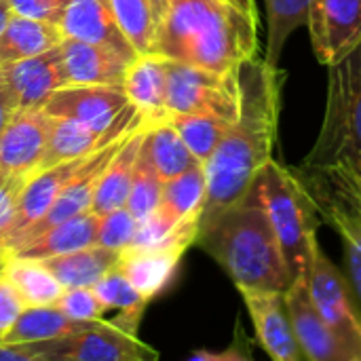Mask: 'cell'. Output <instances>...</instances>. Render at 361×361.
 Here are the masks:
<instances>
[{
  "label": "cell",
  "instance_id": "6da1fadb",
  "mask_svg": "<svg viewBox=\"0 0 361 361\" xmlns=\"http://www.w3.org/2000/svg\"><path fill=\"white\" fill-rule=\"evenodd\" d=\"M283 70L264 57H252L239 68V116L226 129L205 167L207 192L199 233L228 207L241 203L260 169L273 159L281 112Z\"/></svg>",
  "mask_w": 361,
  "mask_h": 361
},
{
  "label": "cell",
  "instance_id": "7a4b0ae2",
  "mask_svg": "<svg viewBox=\"0 0 361 361\" xmlns=\"http://www.w3.org/2000/svg\"><path fill=\"white\" fill-rule=\"evenodd\" d=\"M260 51L258 17L226 0H171L152 53L220 74H237Z\"/></svg>",
  "mask_w": 361,
  "mask_h": 361
},
{
  "label": "cell",
  "instance_id": "3957f363",
  "mask_svg": "<svg viewBox=\"0 0 361 361\" xmlns=\"http://www.w3.org/2000/svg\"><path fill=\"white\" fill-rule=\"evenodd\" d=\"M195 245L224 269L237 290L286 294L294 283L267 212L250 197L228 207L203 228Z\"/></svg>",
  "mask_w": 361,
  "mask_h": 361
},
{
  "label": "cell",
  "instance_id": "277c9868",
  "mask_svg": "<svg viewBox=\"0 0 361 361\" xmlns=\"http://www.w3.org/2000/svg\"><path fill=\"white\" fill-rule=\"evenodd\" d=\"M302 169L345 173L361 184V42L328 66V99Z\"/></svg>",
  "mask_w": 361,
  "mask_h": 361
},
{
  "label": "cell",
  "instance_id": "5b68a950",
  "mask_svg": "<svg viewBox=\"0 0 361 361\" xmlns=\"http://www.w3.org/2000/svg\"><path fill=\"white\" fill-rule=\"evenodd\" d=\"M247 197L267 212L294 281L302 279L322 224L319 205L313 195L296 169L271 159L256 176Z\"/></svg>",
  "mask_w": 361,
  "mask_h": 361
},
{
  "label": "cell",
  "instance_id": "8992f818",
  "mask_svg": "<svg viewBox=\"0 0 361 361\" xmlns=\"http://www.w3.org/2000/svg\"><path fill=\"white\" fill-rule=\"evenodd\" d=\"M326 220L343 239L349 283L361 302V184L345 173L296 169Z\"/></svg>",
  "mask_w": 361,
  "mask_h": 361
},
{
  "label": "cell",
  "instance_id": "52a82bcc",
  "mask_svg": "<svg viewBox=\"0 0 361 361\" xmlns=\"http://www.w3.org/2000/svg\"><path fill=\"white\" fill-rule=\"evenodd\" d=\"M239 102V72L220 74L173 59L167 61V116L214 114L235 123Z\"/></svg>",
  "mask_w": 361,
  "mask_h": 361
},
{
  "label": "cell",
  "instance_id": "ba28073f",
  "mask_svg": "<svg viewBox=\"0 0 361 361\" xmlns=\"http://www.w3.org/2000/svg\"><path fill=\"white\" fill-rule=\"evenodd\" d=\"M305 281L317 311L345 345L351 360L361 361V315L351 296V283L326 256L319 241L313 245Z\"/></svg>",
  "mask_w": 361,
  "mask_h": 361
},
{
  "label": "cell",
  "instance_id": "9c48e42d",
  "mask_svg": "<svg viewBox=\"0 0 361 361\" xmlns=\"http://www.w3.org/2000/svg\"><path fill=\"white\" fill-rule=\"evenodd\" d=\"M42 361H157L159 353L118 324L93 322L89 328L44 343H34Z\"/></svg>",
  "mask_w": 361,
  "mask_h": 361
},
{
  "label": "cell",
  "instance_id": "30bf717a",
  "mask_svg": "<svg viewBox=\"0 0 361 361\" xmlns=\"http://www.w3.org/2000/svg\"><path fill=\"white\" fill-rule=\"evenodd\" d=\"M144 123H146V121H144ZM137 127H140V125H137ZM137 127H135V129H137ZM131 131H133V129H131ZM131 131H127L125 135L112 140V142L106 144L104 148L95 150V152L91 154V159L87 161V165L80 169V173H78V176L59 192V197L51 203V207H49L34 224H30L19 237H15V239L11 241V245L6 247L4 254L11 256V254H15L17 250H21V247H25L27 243H32L36 237H40V235H42L44 231H49L51 226L61 224V222H66V220L78 216V214L91 212V207H93V197H95L99 178H102L104 169L108 167V163L112 161V157H114V154L118 152V148L125 144V140L129 137Z\"/></svg>",
  "mask_w": 361,
  "mask_h": 361
},
{
  "label": "cell",
  "instance_id": "8fae6325",
  "mask_svg": "<svg viewBox=\"0 0 361 361\" xmlns=\"http://www.w3.org/2000/svg\"><path fill=\"white\" fill-rule=\"evenodd\" d=\"M42 110L49 116L74 118L99 129H110L133 118L140 110L131 104L123 85H66L57 89Z\"/></svg>",
  "mask_w": 361,
  "mask_h": 361
},
{
  "label": "cell",
  "instance_id": "7c38bea8",
  "mask_svg": "<svg viewBox=\"0 0 361 361\" xmlns=\"http://www.w3.org/2000/svg\"><path fill=\"white\" fill-rule=\"evenodd\" d=\"M307 27L319 63L341 61L361 42V0H311Z\"/></svg>",
  "mask_w": 361,
  "mask_h": 361
},
{
  "label": "cell",
  "instance_id": "4fadbf2b",
  "mask_svg": "<svg viewBox=\"0 0 361 361\" xmlns=\"http://www.w3.org/2000/svg\"><path fill=\"white\" fill-rule=\"evenodd\" d=\"M51 116L42 108L17 110L11 123L0 133V173L27 182L42 161Z\"/></svg>",
  "mask_w": 361,
  "mask_h": 361
},
{
  "label": "cell",
  "instance_id": "5bb4252c",
  "mask_svg": "<svg viewBox=\"0 0 361 361\" xmlns=\"http://www.w3.org/2000/svg\"><path fill=\"white\" fill-rule=\"evenodd\" d=\"M252 317L256 338L275 361H305L288 313L286 294L271 290H239Z\"/></svg>",
  "mask_w": 361,
  "mask_h": 361
},
{
  "label": "cell",
  "instance_id": "9a60e30c",
  "mask_svg": "<svg viewBox=\"0 0 361 361\" xmlns=\"http://www.w3.org/2000/svg\"><path fill=\"white\" fill-rule=\"evenodd\" d=\"M144 121H146V116L140 112L133 118L123 121L110 129H99V127L74 121V118L51 116L47 148H44L42 161L38 165V171L49 169V167L59 165V163H66V161H72V159H78V157H89L95 150L110 144L112 140L135 129Z\"/></svg>",
  "mask_w": 361,
  "mask_h": 361
},
{
  "label": "cell",
  "instance_id": "2e32d148",
  "mask_svg": "<svg viewBox=\"0 0 361 361\" xmlns=\"http://www.w3.org/2000/svg\"><path fill=\"white\" fill-rule=\"evenodd\" d=\"M286 305L288 313L294 326L296 341L305 353V360L309 361H353L345 345L338 341V336L332 332L328 322L317 311L307 281L296 279L290 290L286 292Z\"/></svg>",
  "mask_w": 361,
  "mask_h": 361
},
{
  "label": "cell",
  "instance_id": "e0dca14e",
  "mask_svg": "<svg viewBox=\"0 0 361 361\" xmlns=\"http://www.w3.org/2000/svg\"><path fill=\"white\" fill-rule=\"evenodd\" d=\"M0 70L13 85L21 110L42 108L47 104V99L57 89L70 85L61 44H57L40 55L4 66Z\"/></svg>",
  "mask_w": 361,
  "mask_h": 361
},
{
  "label": "cell",
  "instance_id": "ac0fdd59",
  "mask_svg": "<svg viewBox=\"0 0 361 361\" xmlns=\"http://www.w3.org/2000/svg\"><path fill=\"white\" fill-rule=\"evenodd\" d=\"M59 27L66 38L110 47L131 61L137 57V51L116 21L110 0H68Z\"/></svg>",
  "mask_w": 361,
  "mask_h": 361
},
{
  "label": "cell",
  "instance_id": "d6986e66",
  "mask_svg": "<svg viewBox=\"0 0 361 361\" xmlns=\"http://www.w3.org/2000/svg\"><path fill=\"white\" fill-rule=\"evenodd\" d=\"M186 250H188L186 245H178V243H163L152 247H127L123 250L118 269L146 300H152L171 283Z\"/></svg>",
  "mask_w": 361,
  "mask_h": 361
},
{
  "label": "cell",
  "instance_id": "ffe728a7",
  "mask_svg": "<svg viewBox=\"0 0 361 361\" xmlns=\"http://www.w3.org/2000/svg\"><path fill=\"white\" fill-rule=\"evenodd\" d=\"M70 85H123L131 59L118 51L76 38L61 42Z\"/></svg>",
  "mask_w": 361,
  "mask_h": 361
},
{
  "label": "cell",
  "instance_id": "44dd1931",
  "mask_svg": "<svg viewBox=\"0 0 361 361\" xmlns=\"http://www.w3.org/2000/svg\"><path fill=\"white\" fill-rule=\"evenodd\" d=\"M167 57L159 53L137 55L125 76V91L131 104L150 125L167 121Z\"/></svg>",
  "mask_w": 361,
  "mask_h": 361
},
{
  "label": "cell",
  "instance_id": "7402d4cb",
  "mask_svg": "<svg viewBox=\"0 0 361 361\" xmlns=\"http://www.w3.org/2000/svg\"><path fill=\"white\" fill-rule=\"evenodd\" d=\"M148 125L150 123L146 121L137 129H133L129 133V137L125 140V144L118 148V152L112 157L108 167L104 169L99 184H97V190H95V197H93V207H91V212H95L97 216H104L112 209L127 205L131 184H133V176H135L140 148H142L144 133H146Z\"/></svg>",
  "mask_w": 361,
  "mask_h": 361
},
{
  "label": "cell",
  "instance_id": "603a6c76",
  "mask_svg": "<svg viewBox=\"0 0 361 361\" xmlns=\"http://www.w3.org/2000/svg\"><path fill=\"white\" fill-rule=\"evenodd\" d=\"M66 40L59 23L13 13L0 34V68L40 55Z\"/></svg>",
  "mask_w": 361,
  "mask_h": 361
},
{
  "label": "cell",
  "instance_id": "cb8c5ba5",
  "mask_svg": "<svg viewBox=\"0 0 361 361\" xmlns=\"http://www.w3.org/2000/svg\"><path fill=\"white\" fill-rule=\"evenodd\" d=\"M123 252L104 245H89L70 254L42 258L40 262L57 277L63 288H93L106 273L121 264Z\"/></svg>",
  "mask_w": 361,
  "mask_h": 361
},
{
  "label": "cell",
  "instance_id": "d4e9b609",
  "mask_svg": "<svg viewBox=\"0 0 361 361\" xmlns=\"http://www.w3.org/2000/svg\"><path fill=\"white\" fill-rule=\"evenodd\" d=\"M97 226H99V216L95 212L78 214L61 224L51 226L32 243H27L25 247L17 250L11 256L42 260V258H53V256H61V254H70V252L95 245Z\"/></svg>",
  "mask_w": 361,
  "mask_h": 361
},
{
  "label": "cell",
  "instance_id": "484cf974",
  "mask_svg": "<svg viewBox=\"0 0 361 361\" xmlns=\"http://www.w3.org/2000/svg\"><path fill=\"white\" fill-rule=\"evenodd\" d=\"M97 322V319H95ZM93 322H78L61 313L55 305H42V307H25L13 328L6 332V336L0 343L8 345H27V343H44L63 338L70 334H76L85 328H89Z\"/></svg>",
  "mask_w": 361,
  "mask_h": 361
},
{
  "label": "cell",
  "instance_id": "4316f807",
  "mask_svg": "<svg viewBox=\"0 0 361 361\" xmlns=\"http://www.w3.org/2000/svg\"><path fill=\"white\" fill-rule=\"evenodd\" d=\"M2 275L15 288L23 307L55 305L61 292L66 290L57 281V277L40 260H34V258L6 256Z\"/></svg>",
  "mask_w": 361,
  "mask_h": 361
},
{
  "label": "cell",
  "instance_id": "83f0119b",
  "mask_svg": "<svg viewBox=\"0 0 361 361\" xmlns=\"http://www.w3.org/2000/svg\"><path fill=\"white\" fill-rule=\"evenodd\" d=\"M142 150L146 152L163 182L178 178L195 165H201L169 121L148 125Z\"/></svg>",
  "mask_w": 361,
  "mask_h": 361
},
{
  "label": "cell",
  "instance_id": "f1b7e54d",
  "mask_svg": "<svg viewBox=\"0 0 361 361\" xmlns=\"http://www.w3.org/2000/svg\"><path fill=\"white\" fill-rule=\"evenodd\" d=\"M93 292L99 296V300L108 307V309H118L121 311V317L118 324L121 328H125L127 332H137V324L142 319V313L146 309V305L150 300H146L137 288L123 275V271L116 267L114 271L106 273L95 286H93Z\"/></svg>",
  "mask_w": 361,
  "mask_h": 361
},
{
  "label": "cell",
  "instance_id": "f546056e",
  "mask_svg": "<svg viewBox=\"0 0 361 361\" xmlns=\"http://www.w3.org/2000/svg\"><path fill=\"white\" fill-rule=\"evenodd\" d=\"M264 4L269 23L264 59L279 66V57L288 38L309 21L311 0H264Z\"/></svg>",
  "mask_w": 361,
  "mask_h": 361
},
{
  "label": "cell",
  "instance_id": "4dcf8cb0",
  "mask_svg": "<svg viewBox=\"0 0 361 361\" xmlns=\"http://www.w3.org/2000/svg\"><path fill=\"white\" fill-rule=\"evenodd\" d=\"M167 121L176 127V131L201 165L209 161L226 129L231 127L228 121L214 114H171L167 116Z\"/></svg>",
  "mask_w": 361,
  "mask_h": 361
},
{
  "label": "cell",
  "instance_id": "1f68e13d",
  "mask_svg": "<svg viewBox=\"0 0 361 361\" xmlns=\"http://www.w3.org/2000/svg\"><path fill=\"white\" fill-rule=\"evenodd\" d=\"M116 21L133 44L137 55L152 53L157 36V19L150 0H110Z\"/></svg>",
  "mask_w": 361,
  "mask_h": 361
},
{
  "label": "cell",
  "instance_id": "d6a6232c",
  "mask_svg": "<svg viewBox=\"0 0 361 361\" xmlns=\"http://www.w3.org/2000/svg\"><path fill=\"white\" fill-rule=\"evenodd\" d=\"M163 184L165 182L161 180V176L152 167L150 159L140 148L131 192H129V199H127V205H125L135 216L137 222H144L148 216H152L157 212V207L161 203V195H163Z\"/></svg>",
  "mask_w": 361,
  "mask_h": 361
},
{
  "label": "cell",
  "instance_id": "836d02e7",
  "mask_svg": "<svg viewBox=\"0 0 361 361\" xmlns=\"http://www.w3.org/2000/svg\"><path fill=\"white\" fill-rule=\"evenodd\" d=\"M140 222L127 207L112 209L104 216H99V226H97V237L95 243L110 247V250H127L137 233Z\"/></svg>",
  "mask_w": 361,
  "mask_h": 361
},
{
  "label": "cell",
  "instance_id": "e575fe53",
  "mask_svg": "<svg viewBox=\"0 0 361 361\" xmlns=\"http://www.w3.org/2000/svg\"><path fill=\"white\" fill-rule=\"evenodd\" d=\"M55 307L72 319L78 322H95L108 311V307L99 300L93 288H66L57 298Z\"/></svg>",
  "mask_w": 361,
  "mask_h": 361
},
{
  "label": "cell",
  "instance_id": "d590c367",
  "mask_svg": "<svg viewBox=\"0 0 361 361\" xmlns=\"http://www.w3.org/2000/svg\"><path fill=\"white\" fill-rule=\"evenodd\" d=\"M8 4L17 15L59 23L68 6V0H8Z\"/></svg>",
  "mask_w": 361,
  "mask_h": 361
},
{
  "label": "cell",
  "instance_id": "8d00e7d4",
  "mask_svg": "<svg viewBox=\"0 0 361 361\" xmlns=\"http://www.w3.org/2000/svg\"><path fill=\"white\" fill-rule=\"evenodd\" d=\"M23 302L19 300L15 288L8 283L4 275H0V341L6 336V332L13 328L17 317L23 311Z\"/></svg>",
  "mask_w": 361,
  "mask_h": 361
},
{
  "label": "cell",
  "instance_id": "74e56055",
  "mask_svg": "<svg viewBox=\"0 0 361 361\" xmlns=\"http://www.w3.org/2000/svg\"><path fill=\"white\" fill-rule=\"evenodd\" d=\"M192 361H250L252 360V349L247 345V338H245V332L241 330L239 322H237V330H235V338H233V345L226 349V351H195L190 355Z\"/></svg>",
  "mask_w": 361,
  "mask_h": 361
},
{
  "label": "cell",
  "instance_id": "f35d334b",
  "mask_svg": "<svg viewBox=\"0 0 361 361\" xmlns=\"http://www.w3.org/2000/svg\"><path fill=\"white\" fill-rule=\"evenodd\" d=\"M23 186H25L23 182L11 180L0 173V235L8 228V224L15 216L17 201H19Z\"/></svg>",
  "mask_w": 361,
  "mask_h": 361
},
{
  "label": "cell",
  "instance_id": "ab89813d",
  "mask_svg": "<svg viewBox=\"0 0 361 361\" xmlns=\"http://www.w3.org/2000/svg\"><path fill=\"white\" fill-rule=\"evenodd\" d=\"M17 110H19L17 93L13 89V85L8 82V78L4 76V72L0 70V133L11 123V118L15 116Z\"/></svg>",
  "mask_w": 361,
  "mask_h": 361
},
{
  "label": "cell",
  "instance_id": "60d3db41",
  "mask_svg": "<svg viewBox=\"0 0 361 361\" xmlns=\"http://www.w3.org/2000/svg\"><path fill=\"white\" fill-rule=\"evenodd\" d=\"M0 361H42L34 343L27 345H8L0 343Z\"/></svg>",
  "mask_w": 361,
  "mask_h": 361
},
{
  "label": "cell",
  "instance_id": "b9f144b4",
  "mask_svg": "<svg viewBox=\"0 0 361 361\" xmlns=\"http://www.w3.org/2000/svg\"><path fill=\"white\" fill-rule=\"evenodd\" d=\"M150 6H152L154 19H157V27H159V23L163 21V17L167 15V11L171 6V0H150Z\"/></svg>",
  "mask_w": 361,
  "mask_h": 361
},
{
  "label": "cell",
  "instance_id": "7bdbcfd3",
  "mask_svg": "<svg viewBox=\"0 0 361 361\" xmlns=\"http://www.w3.org/2000/svg\"><path fill=\"white\" fill-rule=\"evenodd\" d=\"M226 2L235 4L237 8H241V11H245V13H250V15H254V17H258L256 0H226Z\"/></svg>",
  "mask_w": 361,
  "mask_h": 361
},
{
  "label": "cell",
  "instance_id": "ee69618b",
  "mask_svg": "<svg viewBox=\"0 0 361 361\" xmlns=\"http://www.w3.org/2000/svg\"><path fill=\"white\" fill-rule=\"evenodd\" d=\"M11 15H13V8L8 4V0H0V34H2L6 21L11 19Z\"/></svg>",
  "mask_w": 361,
  "mask_h": 361
},
{
  "label": "cell",
  "instance_id": "f6af8a7d",
  "mask_svg": "<svg viewBox=\"0 0 361 361\" xmlns=\"http://www.w3.org/2000/svg\"><path fill=\"white\" fill-rule=\"evenodd\" d=\"M4 262H6V256L0 252V275H2V271H4Z\"/></svg>",
  "mask_w": 361,
  "mask_h": 361
}]
</instances>
